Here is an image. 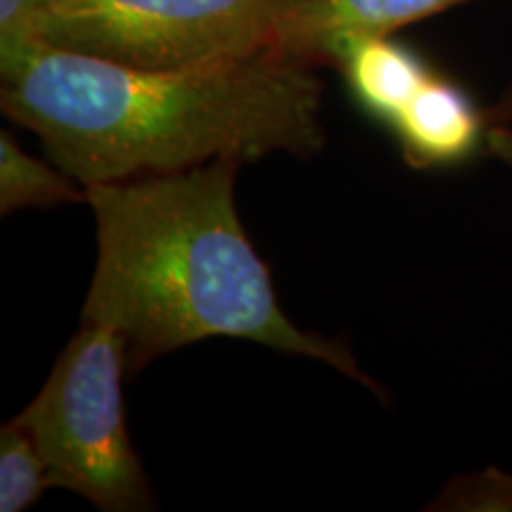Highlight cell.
I'll use <instances>...</instances> for the list:
<instances>
[{
	"label": "cell",
	"mask_w": 512,
	"mask_h": 512,
	"mask_svg": "<svg viewBox=\"0 0 512 512\" xmlns=\"http://www.w3.org/2000/svg\"><path fill=\"white\" fill-rule=\"evenodd\" d=\"M285 0H55L46 46L138 69L195 67L271 48Z\"/></svg>",
	"instance_id": "cell-4"
},
{
	"label": "cell",
	"mask_w": 512,
	"mask_h": 512,
	"mask_svg": "<svg viewBox=\"0 0 512 512\" xmlns=\"http://www.w3.org/2000/svg\"><path fill=\"white\" fill-rule=\"evenodd\" d=\"M465 0H285L273 24L271 48L311 67H337L358 38L394 36Z\"/></svg>",
	"instance_id": "cell-5"
},
{
	"label": "cell",
	"mask_w": 512,
	"mask_h": 512,
	"mask_svg": "<svg viewBox=\"0 0 512 512\" xmlns=\"http://www.w3.org/2000/svg\"><path fill=\"white\" fill-rule=\"evenodd\" d=\"M64 202H86V188L55 162L27 155L8 131L0 133V214Z\"/></svg>",
	"instance_id": "cell-8"
},
{
	"label": "cell",
	"mask_w": 512,
	"mask_h": 512,
	"mask_svg": "<svg viewBox=\"0 0 512 512\" xmlns=\"http://www.w3.org/2000/svg\"><path fill=\"white\" fill-rule=\"evenodd\" d=\"M337 69L358 105L384 124H392L403 105L432 76V69L413 50L394 43L392 36L351 41L339 55Z\"/></svg>",
	"instance_id": "cell-7"
},
{
	"label": "cell",
	"mask_w": 512,
	"mask_h": 512,
	"mask_svg": "<svg viewBox=\"0 0 512 512\" xmlns=\"http://www.w3.org/2000/svg\"><path fill=\"white\" fill-rule=\"evenodd\" d=\"M486 121H489L491 128H503L512 124V81L505 86L501 98L486 110Z\"/></svg>",
	"instance_id": "cell-12"
},
{
	"label": "cell",
	"mask_w": 512,
	"mask_h": 512,
	"mask_svg": "<svg viewBox=\"0 0 512 512\" xmlns=\"http://www.w3.org/2000/svg\"><path fill=\"white\" fill-rule=\"evenodd\" d=\"M124 339L83 320L36 399L17 415L46 463L50 486L105 512L152 508V489L126 425Z\"/></svg>",
	"instance_id": "cell-3"
},
{
	"label": "cell",
	"mask_w": 512,
	"mask_h": 512,
	"mask_svg": "<svg viewBox=\"0 0 512 512\" xmlns=\"http://www.w3.org/2000/svg\"><path fill=\"white\" fill-rule=\"evenodd\" d=\"M316 69L278 48L138 69L43 46L0 74V107L86 188L211 162L318 155L325 128Z\"/></svg>",
	"instance_id": "cell-1"
},
{
	"label": "cell",
	"mask_w": 512,
	"mask_h": 512,
	"mask_svg": "<svg viewBox=\"0 0 512 512\" xmlns=\"http://www.w3.org/2000/svg\"><path fill=\"white\" fill-rule=\"evenodd\" d=\"M50 486L46 463L17 420L0 430V512H22Z\"/></svg>",
	"instance_id": "cell-9"
},
{
	"label": "cell",
	"mask_w": 512,
	"mask_h": 512,
	"mask_svg": "<svg viewBox=\"0 0 512 512\" xmlns=\"http://www.w3.org/2000/svg\"><path fill=\"white\" fill-rule=\"evenodd\" d=\"M432 510H512V477L498 470L451 482Z\"/></svg>",
	"instance_id": "cell-11"
},
{
	"label": "cell",
	"mask_w": 512,
	"mask_h": 512,
	"mask_svg": "<svg viewBox=\"0 0 512 512\" xmlns=\"http://www.w3.org/2000/svg\"><path fill=\"white\" fill-rule=\"evenodd\" d=\"M55 0H0V74L46 46L43 27Z\"/></svg>",
	"instance_id": "cell-10"
},
{
	"label": "cell",
	"mask_w": 512,
	"mask_h": 512,
	"mask_svg": "<svg viewBox=\"0 0 512 512\" xmlns=\"http://www.w3.org/2000/svg\"><path fill=\"white\" fill-rule=\"evenodd\" d=\"M389 126L415 169L465 162L484 143V133L494 131L463 88L434 72Z\"/></svg>",
	"instance_id": "cell-6"
},
{
	"label": "cell",
	"mask_w": 512,
	"mask_h": 512,
	"mask_svg": "<svg viewBox=\"0 0 512 512\" xmlns=\"http://www.w3.org/2000/svg\"><path fill=\"white\" fill-rule=\"evenodd\" d=\"M240 162L86 185L98 261L83 320L124 339L128 373L211 337L323 361L382 396L339 339L294 325L235 204Z\"/></svg>",
	"instance_id": "cell-2"
}]
</instances>
